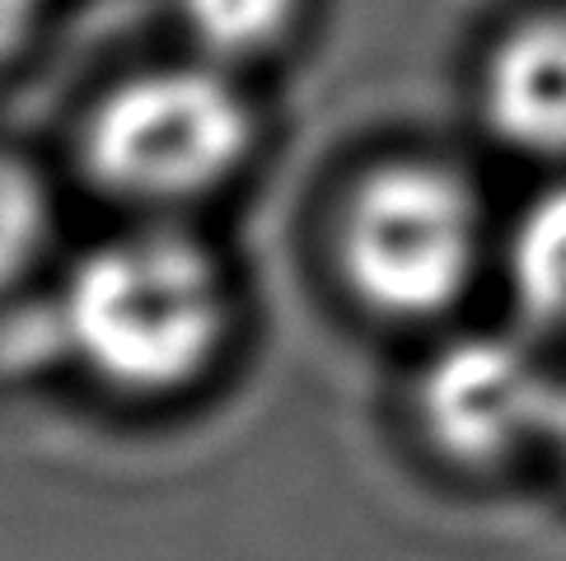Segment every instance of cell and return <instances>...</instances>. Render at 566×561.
<instances>
[{"mask_svg":"<svg viewBox=\"0 0 566 561\" xmlns=\"http://www.w3.org/2000/svg\"><path fill=\"white\" fill-rule=\"evenodd\" d=\"M226 276L188 234L136 230L98 244L56 305L62 342L123 393L192 384L226 342Z\"/></svg>","mask_w":566,"mask_h":561,"instance_id":"cell-1","label":"cell"},{"mask_svg":"<svg viewBox=\"0 0 566 561\" xmlns=\"http://www.w3.org/2000/svg\"><path fill=\"white\" fill-rule=\"evenodd\" d=\"M253 113L220 66H169L117 85L85 131L94 183L132 207H184L249 159Z\"/></svg>","mask_w":566,"mask_h":561,"instance_id":"cell-2","label":"cell"},{"mask_svg":"<svg viewBox=\"0 0 566 561\" xmlns=\"http://www.w3.org/2000/svg\"><path fill=\"white\" fill-rule=\"evenodd\" d=\"M342 276L389 318L450 309L478 263V202L436 165H389L356 188L342 215Z\"/></svg>","mask_w":566,"mask_h":561,"instance_id":"cell-3","label":"cell"},{"mask_svg":"<svg viewBox=\"0 0 566 561\" xmlns=\"http://www.w3.org/2000/svg\"><path fill=\"white\" fill-rule=\"evenodd\" d=\"M557 379L511 337H463L421 379V421L459 464H501L530 440H548Z\"/></svg>","mask_w":566,"mask_h":561,"instance_id":"cell-4","label":"cell"},{"mask_svg":"<svg viewBox=\"0 0 566 561\" xmlns=\"http://www.w3.org/2000/svg\"><path fill=\"white\" fill-rule=\"evenodd\" d=\"M488 117L520 150L566 155V19L524 24L496 47Z\"/></svg>","mask_w":566,"mask_h":561,"instance_id":"cell-5","label":"cell"},{"mask_svg":"<svg viewBox=\"0 0 566 561\" xmlns=\"http://www.w3.org/2000/svg\"><path fill=\"white\" fill-rule=\"evenodd\" d=\"M188 38L211 66H244L286 43L300 0H178Z\"/></svg>","mask_w":566,"mask_h":561,"instance_id":"cell-6","label":"cell"},{"mask_svg":"<svg viewBox=\"0 0 566 561\" xmlns=\"http://www.w3.org/2000/svg\"><path fill=\"white\" fill-rule=\"evenodd\" d=\"M511 276L538 324L566 332V188L520 220L511 244Z\"/></svg>","mask_w":566,"mask_h":561,"instance_id":"cell-7","label":"cell"},{"mask_svg":"<svg viewBox=\"0 0 566 561\" xmlns=\"http://www.w3.org/2000/svg\"><path fill=\"white\" fill-rule=\"evenodd\" d=\"M52 239V207L43 183L14 159H0V290L19 286Z\"/></svg>","mask_w":566,"mask_h":561,"instance_id":"cell-8","label":"cell"},{"mask_svg":"<svg viewBox=\"0 0 566 561\" xmlns=\"http://www.w3.org/2000/svg\"><path fill=\"white\" fill-rule=\"evenodd\" d=\"M38 10H43V0H0V66L29 43Z\"/></svg>","mask_w":566,"mask_h":561,"instance_id":"cell-9","label":"cell"},{"mask_svg":"<svg viewBox=\"0 0 566 561\" xmlns=\"http://www.w3.org/2000/svg\"><path fill=\"white\" fill-rule=\"evenodd\" d=\"M548 440L566 454V384L557 389V412H553V431H548Z\"/></svg>","mask_w":566,"mask_h":561,"instance_id":"cell-10","label":"cell"}]
</instances>
